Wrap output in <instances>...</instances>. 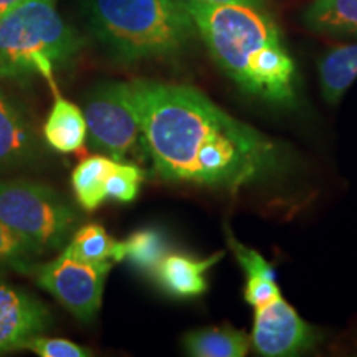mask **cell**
Here are the masks:
<instances>
[{
  "label": "cell",
  "mask_w": 357,
  "mask_h": 357,
  "mask_svg": "<svg viewBox=\"0 0 357 357\" xmlns=\"http://www.w3.org/2000/svg\"><path fill=\"white\" fill-rule=\"evenodd\" d=\"M129 89L142 142L164 181L236 190L280 169L276 142L195 88L134 79Z\"/></svg>",
  "instance_id": "1"
},
{
  "label": "cell",
  "mask_w": 357,
  "mask_h": 357,
  "mask_svg": "<svg viewBox=\"0 0 357 357\" xmlns=\"http://www.w3.org/2000/svg\"><path fill=\"white\" fill-rule=\"evenodd\" d=\"M215 63L243 91L276 106L296 101V65L266 8L182 0Z\"/></svg>",
  "instance_id": "2"
},
{
  "label": "cell",
  "mask_w": 357,
  "mask_h": 357,
  "mask_svg": "<svg viewBox=\"0 0 357 357\" xmlns=\"http://www.w3.org/2000/svg\"><path fill=\"white\" fill-rule=\"evenodd\" d=\"M93 35L119 63L174 58L197 29L182 0H83Z\"/></svg>",
  "instance_id": "3"
},
{
  "label": "cell",
  "mask_w": 357,
  "mask_h": 357,
  "mask_svg": "<svg viewBox=\"0 0 357 357\" xmlns=\"http://www.w3.org/2000/svg\"><path fill=\"white\" fill-rule=\"evenodd\" d=\"M53 3L25 0L0 19V78L26 84L42 77L53 88L55 71L77 56L82 40Z\"/></svg>",
  "instance_id": "4"
},
{
  "label": "cell",
  "mask_w": 357,
  "mask_h": 357,
  "mask_svg": "<svg viewBox=\"0 0 357 357\" xmlns=\"http://www.w3.org/2000/svg\"><path fill=\"white\" fill-rule=\"evenodd\" d=\"M78 220V212L52 187L25 178L0 181V222L37 257L65 247Z\"/></svg>",
  "instance_id": "5"
},
{
  "label": "cell",
  "mask_w": 357,
  "mask_h": 357,
  "mask_svg": "<svg viewBox=\"0 0 357 357\" xmlns=\"http://www.w3.org/2000/svg\"><path fill=\"white\" fill-rule=\"evenodd\" d=\"M88 139L93 149L123 160L136 147L141 128L134 111L129 82L96 84L84 101Z\"/></svg>",
  "instance_id": "6"
},
{
  "label": "cell",
  "mask_w": 357,
  "mask_h": 357,
  "mask_svg": "<svg viewBox=\"0 0 357 357\" xmlns=\"http://www.w3.org/2000/svg\"><path fill=\"white\" fill-rule=\"evenodd\" d=\"M113 261H83L61 252L55 260L35 265L32 275L75 318L91 323L101 307L105 281Z\"/></svg>",
  "instance_id": "7"
},
{
  "label": "cell",
  "mask_w": 357,
  "mask_h": 357,
  "mask_svg": "<svg viewBox=\"0 0 357 357\" xmlns=\"http://www.w3.org/2000/svg\"><path fill=\"white\" fill-rule=\"evenodd\" d=\"M250 342L260 356L289 357L311 349L318 342V334L283 296H278L255 307Z\"/></svg>",
  "instance_id": "8"
},
{
  "label": "cell",
  "mask_w": 357,
  "mask_h": 357,
  "mask_svg": "<svg viewBox=\"0 0 357 357\" xmlns=\"http://www.w3.org/2000/svg\"><path fill=\"white\" fill-rule=\"evenodd\" d=\"M52 324L47 305L0 278V354L20 351L30 337L48 331Z\"/></svg>",
  "instance_id": "9"
},
{
  "label": "cell",
  "mask_w": 357,
  "mask_h": 357,
  "mask_svg": "<svg viewBox=\"0 0 357 357\" xmlns=\"http://www.w3.org/2000/svg\"><path fill=\"white\" fill-rule=\"evenodd\" d=\"M40 153L37 132L25 109L0 89V172L30 166Z\"/></svg>",
  "instance_id": "10"
},
{
  "label": "cell",
  "mask_w": 357,
  "mask_h": 357,
  "mask_svg": "<svg viewBox=\"0 0 357 357\" xmlns=\"http://www.w3.org/2000/svg\"><path fill=\"white\" fill-rule=\"evenodd\" d=\"M225 252H217L207 258H194L182 253H167L155 268L154 278L159 287L174 298H197L207 291L205 275L215 266Z\"/></svg>",
  "instance_id": "11"
},
{
  "label": "cell",
  "mask_w": 357,
  "mask_h": 357,
  "mask_svg": "<svg viewBox=\"0 0 357 357\" xmlns=\"http://www.w3.org/2000/svg\"><path fill=\"white\" fill-rule=\"evenodd\" d=\"M227 242H229L236 261L240 263V266L245 271V276H247L243 296L248 305L253 307H260L281 296L278 284H276L273 266L257 250L248 248L247 245L235 240L230 230H227Z\"/></svg>",
  "instance_id": "12"
},
{
  "label": "cell",
  "mask_w": 357,
  "mask_h": 357,
  "mask_svg": "<svg viewBox=\"0 0 357 357\" xmlns=\"http://www.w3.org/2000/svg\"><path fill=\"white\" fill-rule=\"evenodd\" d=\"M86 134L83 111L56 93V100L43 126V137L48 146L60 154L77 153L86 141Z\"/></svg>",
  "instance_id": "13"
},
{
  "label": "cell",
  "mask_w": 357,
  "mask_h": 357,
  "mask_svg": "<svg viewBox=\"0 0 357 357\" xmlns=\"http://www.w3.org/2000/svg\"><path fill=\"white\" fill-rule=\"evenodd\" d=\"M303 22L316 33L357 38V0H314Z\"/></svg>",
  "instance_id": "14"
},
{
  "label": "cell",
  "mask_w": 357,
  "mask_h": 357,
  "mask_svg": "<svg viewBox=\"0 0 357 357\" xmlns=\"http://www.w3.org/2000/svg\"><path fill=\"white\" fill-rule=\"evenodd\" d=\"M182 346L194 357H243L248 354L250 337L231 326H220L187 333Z\"/></svg>",
  "instance_id": "15"
},
{
  "label": "cell",
  "mask_w": 357,
  "mask_h": 357,
  "mask_svg": "<svg viewBox=\"0 0 357 357\" xmlns=\"http://www.w3.org/2000/svg\"><path fill=\"white\" fill-rule=\"evenodd\" d=\"M357 79V43L333 48L319 60V84L326 102L337 105Z\"/></svg>",
  "instance_id": "16"
},
{
  "label": "cell",
  "mask_w": 357,
  "mask_h": 357,
  "mask_svg": "<svg viewBox=\"0 0 357 357\" xmlns=\"http://www.w3.org/2000/svg\"><path fill=\"white\" fill-rule=\"evenodd\" d=\"M114 159L109 155H89L75 167L71 174V185L79 207L86 212H95L106 200L105 184L113 167Z\"/></svg>",
  "instance_id": "17"
},
{
  "label": "cell",
  "mask_w": 357,
  "mask_h": 357,
  "mask_svg": "<svg viewBox=\"0 0 357 357\" xmlns=\"http://www.w3.org/2000/svg\"><path fill=\"white\" fill-rule=\"evenodd\" d=\"M65 252L83 261H123V242H118L98 223H86L73 231Z\"/></svg>",
  "instance_id": "18"
},
{
  "label": "cell",
  "mask_w": 357,
  "mask_h": 357,
  "mask_svg": "<svg viewBox=\"0 0 357 357\" xmlns=\"http://www.w3.org/2000/svg\"><path fill=\"white\" fill-rule=\"evenodd\" d=\"M124 260L142 273L154 275L155 268L169 253L166 235L155 229H142L132 231L123 242Z\"/></svg>",
  "instance_id": "19"
},
{
  "label": "cell",
  "mask_w": 357,
  "mask_h": 357,
  "mask_svg": "<svg viewBox=\"0 0 357 357\" xmlns=\"http://www.w3.org/2000/svg\"><path fill=\"white\" fill-rule=\"evenodd\" d=\"M142 181H144V171L141 167L114 159L105 184L106 199L118 200L123 204L132 202L139 194Z\"/></svg>",
  "instance_id": "20"
},
{
  "label": "cell",
  "mask_w": 357,
  "mask_h": 357,
  "mask_svg": "<svg viewBox=\"0 0 357 357\" xmlns=\"http://www.w3.org/2000/svg\"><path fill=\"white\" fill-rule=\"evenodd\" d=\"M35 253L30 252L24 243L0 222V270H13L17 273L32 275Z\"/></svg>",
  "instance_id": "21"
},
{
  "label": "cell",
  "mask_w": 357,
  "mask_h": 357,
  "mask_svg": "<svg viewBox=\"0 0 357 357\" xmlns=\"http://www.w3.org/2000/svg\"><path fill=\"white\" fill-rule=\"evenodd\" d=\"M22 349L32 351L40 357H88L93 352L77 342L61 337H45L42 334L30 337Z\"/></svg>",
  "instance_id": "22"
},
{
  "label": "cell",
  "mask_w": 357,
  "mask_h": 357,
  "mask_svg": "<svg viewBox=\"0 0 357 357\" xmlns=\"http://www.w3.org/2000/svg\"><path fill=\"white\" fill-rule=\"evenodd\" d=\"M199 2L207 3H236V6H250L266 8V0H199Z\"/></svg>",
  "instance_id": "23"
},
{
  "label": "cell",
  "mask_w": 357,
  "mask_h": 357,
  "mask_svg": "<svg viewBox=\"0 0 357 357\" xmlns=\"http://www.w3.org/2000/svg\"><path fill=\"white\" fill-rule=\"evenodd\" d=\"M25 0H0V19L6 17L7 13L15 10L17 7H20Z\"/></svg>",
  "instance_id": "24"
},
{
  "label": "cell",
  "mask_w": 357,
  "mask_h": 357,
  "mask_svg": "<svg viewBox=\"0 0 357 357\" xmlns=\"http://www.w3.org/2000/svg\"><path fill=\"white\" fill-rule=\"evenodd\" d=\"M47 2H55V0H47Z\"/></svg>",
  "instance_id": "25"
}]
</instances>
